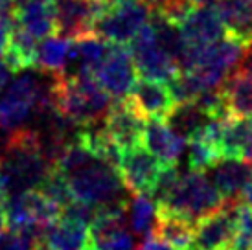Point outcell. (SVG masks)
Returning <instances> with one entry per match:
<instances>
[{"instance_id": "6da1fadb", "label": "cell", "mask_w": 252, "mask_h": 250, "mask_svg": "<svg viewBox=\"0 0 252 250\" xmlns=\"http://www.w3.org/2000/svg\"><path fill=\"white\" fill-rule=\"evenodd\" d=\"M52 167L64 177L72 199L94 208L126 204V186L116 166L99 158L76 138H70Z\"/></svg>"}, {"instance_id": "7a4b0ae2", "label": "cell", "mask_w": 252, "mask_h": 250, "mask_svg": "<svg viewBox=\"0 0 252 250\" xmlns=\"http://www.w3.org/2000/svg\"><path fill=\"white\" fill-rule=\"evenodd\" d=\"M48 99L50 105L76 127L99 124L111 107V96L92 74L52 76Z\"/></svg>"}, {"instance_id": "3957f363", "label": "cell", "mask_w": 252, "mask_h": 250, "mask_svg": "<svg viewBox=\"0 0 252 250\" xmlns=\"http://www.w3.org/2000/svg\"><path fill=\"white\" fill-rule=\"evenodd\" d=\"M0 167L6 179L7 195L41 186L52 169V162L44 155L39 132L24 127L7 132Z\"/></svg>"}, {"instance_id": "277c9868", "label": "cell", "mask_w": 252, "mask_h": 250, "mask_svg": "<svg viewBox=\"0 0 252 250\" xmlns=\"http://www.w3.org/2000/svg\"><path fill=\"white\" fill-rule=\"evenodd\" d=\"M157 208L177 214L195 222L206 214L216 212L223 206L224 199L212 184L203 171H191L188 173H177V177L164 188L160 193L153 197Z\"/></svg>"}, {"instance_id": "5b68a950", "label": "cell", "mask_w": 252, "mask_h": 250, "mask_svg": "<svg viewBox=\"0 0 252 250\" xmlns=\"http://www.w3.org/2000/svg\"><path fill=\"white\" fill-rule=\"evenodd\" d=\"M245 44L224 33L221 39L203 48H188L181 61V68L191 70L204 89H216L223 83L232 68H236L245 52Z\"/></svg>"}, {"instance_id": "8992f818", "label": "cell", "mask_w": 252, "mask_h": 250, "mask_svg": "<svg viewBox=\"0 0 252 250\" xmlns=\"http://www.w3.org/2000/svg\"><path fill=\"white\" fill-rule=\"evenodd\" d=\"M151 7L142 0H112L92 26V33L109 44H129L149 22Z\"/></svg>"}, {"instance_id": "52a82bcc", "label": "cell", "mask_w": 252, "mask_h": 250, "mask_svg": "<svg viewBox=\"0 0 252 250\" xmlns=\"http://www.w3.org/2000/svg\"><path fill=\"white\" fill-rule=\"evenodd\" d=\"M44 96V85L33 74H19L0 96V129L11 132L24 127Z\"/></svg>"}, {"instance_id": "ba28073f", "label": "cell", "mask_w": 252, "mask_h": 250, "mask_svg": "<svg viewBox=\"0 0 252 250\" xmlns=\"http://www.w3.org/2000/svg\"><path fill=\"white\" fill-rule=\"evenodd\" d=\"M129 44H131L129 50L133 56L134 68L146 79L169 83L177 76V72L181 70V64L155 41L149 22L138 31V35Z\"/></svg>"}, {"instance_id": "9c48e42d", "label": "cell", "mask_w": 252, "mask_h": 250, "mask_svg": "<svg viewBox=\"0 0 252 250\" xmlns=\"http://www.w3.org/2000/svg\"><path fill=\"white\" fill-rule=\"evenodd\" d=\"M238 199L193 222V250H230L236 237Z\"/></svg>"}, {"instance_id": "30bf717a", "label": "cell", "mask_w": 252, "mask_h": 250, "mask_svg": "<svg viewBox=\"0 0 252 250\" xmlns=\"http://www.w3.org/2000/svg\"><path fill=\"white\" fill-rule=\"evenodd\" d=\"M116 169H118L120 179L124 182L126 189L133 193L153 195L164 166L146 147L136 146L120 151Z\"/></svg>"}, {"instance_id": "8fae6325", "label": "cell", "mask_w": 252, "mask_h": 250, "mask_svg": "<svg viewBox=\"0 0 252 250\" xmlns=\"http://www.w3.org/2000/svg\"><path fill=\"white\" fill-rule=\"evenodd\" d=\"M112 0H52L56 33L77 39L91 33L94 22Z\"/></svg>"}, {"instance_id": "7c38bea8", "label": "cell", "mask_w": 252, "mask_h": 250, "mask_svg": "<svg viewBox=\"0 0 252 250\" xmlns=\"http://www.w3.org/2000/svg\"><path fill=\"white\" fill-rule=\"evenodd\" d=\"M138 72L134 68L131 50L127 44H111L103 62L94 72L98 83L114 99H126L136 83Z\"/></svg>"}, {"instance_id": "4fadbf2b", "label": "cell", "mask_w": 252, "mask_h": 250, "mask_svg": "<svg viewBox=\"0 0 252 250\" xmlns=\"http://www.w3.org/2000/svg\"><path fill=\"white\" fill-rule=\"evenodd\" d=\"M103 131L120 151L131 149L142 146L144 118L127 101V97L116 99V103H111L103 116Z\"/></svg>"}, {"instance_id": "5bb4252c", "label": "cell", "mask_w": 252, "mask_h": 250, "mask_svg": "<svg viewBox=\"0 0 252 250\" xmlns=\"http://www.w3.org/2000/svg\"><path fill=\"white\" fill-rule=\"evenodd\" d=\"M179 30L188 48H203L226 33L217 7L212 4L191 7L181 19Z\"/></svg>"}, {"instance_id": "9a60e30c", "label": "cell", "mask_w": 252, "mask_h": 250, "mask_svg": "<svg viewBox=\"0 0 252 250\" xmlns=\"http://www.w3.org/2000/svg\"><path fill=\"white\" fill-rule=\"evenodd\" d=\"M142 146L146 147L162 166H177L179 158L186 151V140L168 125L166 120L149 118L144 122Z\"/></svg>"}, {"instance_id": "2e32d148", "label": "cell", "mask_w": 252, "mask_h": 250, "mask_svg": "<svg viewBox=\"0 0 252 250\" xmlns=\"http://www.w3.org/2000/svg\"><path fill=\"white\" fill-rule=\"evenodd\" d=\"M127 101L133 105L142 118L166 120L175 109V101L169 92V87L155 79H136L127 96Z\"/></svg>"}, {"instance_id": "e0dca14e", "label": "cell", "mask_w": 252, "mask_h": 250, "mask_svg": "<svg viewBox=\"0 0 252 250\" xmlns=\"http://www.w3.org/2000/svg\"><path fill=\"white\" fill-rule=\"evenodd\" d=\"M212 184L224 201H234L243 193L252 175V162L241 158H219L210 167Z\"/></svg>"}, {"instance_id": "ac0fdd59", "label": "cell", "mask_w": 252, "mask_h": 250, "mask_svg": "<svg viewBox=\"0 0 252 250\" xmlns=\"http://www.w3.org/2000/svg\"><path fill=\"white\" fill-rule=\"evenodd\" d=\"M13 22L37 41L56 33L52 0H24L17 4L13 9Z\"/></svg>"}, {"instance_id": "d6986e66", "label": "cell", "mask_w": 252, "mask_h": 250, "mask_svg": "<svg viewBox=\"0 0 252 250\" xmlns=\"http://www.w3.org/2000/svg\"><path fill=\"white\" fill-rule=\"evenodd\" d=\"M226 112L232 118H252V74L236 70L219 85Z\"/></svg>"}, {"instance_id": "ffe728a7", "label": "cell", "mask_w": 252, "mask_h": 250, "mask_svg": "<svg viewBox=\"0 0 252 250\" xmlns=\"http://www.w3.org/2000/svg\"><path fill=\"white\" fill-rule=\"evenodd\" d=\"M153 236L162 239L171 250H193V221L157 208Z\"/></svg>"}, {"instance_id": "44dd1931", "label": "cell", "mask_w": 252, "mask_h": 250, "mask_svg": "<svg viewBox=\"0 0 252 250\" xmlns=\"http://www.w3.org/2000/svg\"><path fill=\"white\" fill-rule=\"evenodd\" d=\"M221 158L252 162V122L249 118H226L219 136Z\"/></svg>"}, {"instance_id": "7402d4cb", "label": "cell", "mask_w": 252, "mask_h": 250, "mask_svg": "<svg viewBox=\"0 0 252 250\" xmlns=\"http://www.w3.org/2000/svg\"><path fill=\"white\" fill-rule=\"evenodd\" d=\"M39 241L46 243L54 250H83L91 245L89 224L68 217H59L48 228H44Z\"/></svg>"}, {"instance_id": "603a6c76", "label": "cell", "mask_w": 252, "mask_h": 250, "mask_svg": "<svg viewBox=\"0 0 252 250\" xmlns=\"http://www.w3.org/2000/svg\"><path fill=\"white\" fill-rule=\"evenodd\" d=\"M217 13L224 31L245 46L252 44V0H217Z\"/></svg>"}, {"instance_id": "cb8c5ba5", "label": "cell", "mask_w": 252, "mask_h": 250, "mask_svg": "<svg viewBox=\"0 0 252 250\" xmlns=\"http://www.w3.org/2000/svg\"><path fill=\"white\" fill-rule=\"evenodd\" d=\"M72 39L63 35L52 33L37 42L35 52V68L46 72L50 76L64 74L70 62Z\"/></svg>"}, {"instance_id": "d4e9b609", "label": "cell", "mask_w": 252, "mask_h": 250, "mask_svg": "<svg viewBox=\"0 0 252 250\" xmlns=\"http://www.w3.org/2000/svg\"><path fill=\"white\" fill-rule=\"evenodd\" d=\"M208 120H210V116L197 103H181L175 105V109L166 118V122L175 131V134H179L181 138L188 142L203 129Z\"/></svg>"}, {"instance_id": "484cf974", "label": "cell", "mask_w": 252, "mask_h": 250, "mask_svg": "<svg viewBox=\"0 0 252 250\" xmlns=\"http://www.w3.org/2000/svg\"><path fill=\"white\" fill-rule=\"evenodd\" d=\"M127 221L134 234L138 236H147L153 232L155 216H157V202L151 195L134 193L131 201L126 204Z\"/></svg>"}, {"instance_id": "4316f807", "label": "cell", "mask_w": 252, "mask_h": 250, "mask_svg": "<svg viewBox=\"0 0 252 250\" xmlns=\"http://www.w3.org/2000/svg\"><path fill=\"white\" fill-rule=\"evenodd\" d=\"M203 91H206L204 85L191 70L181 68L177 72V76L169 81V92L173 96L175 105L193 103Z\"/></svg>"}, {"instance_id": "83f0119b", "label": "cell", "mask_w": 252, "mask_h": 250, "mask_svg": "<svg viewBox=\"0 0 252 250\" xmlns=\"http://www.w3.org/2000/svg\"><path fill=\"white\" fill-rule=\"evenodd\" d=\"M186 151H188V166L191 171H203L204 173L221 158V155L216 147H212L210 144H206L204 140L197 138V136L186 142Z\"/></svg>"}, {"instance_id": "f1b7e54d", "label": "cell", "mask_w": 252, "mask_h": 250, "mask_svg": "<svg viewBox=\"0 0 252 250\" xmlns=\"http://www.w3.org/2000/svg\"><path fill=\"white\" fill-rule=\"evenodd\" d=\"M35 237L19 230H4L0 234V250H32L35 245Z\"/></svg>"}, {"instance_id": "f546056e", "label": "cell", "mask_w": 252, "mask_h": 250, "mask_svg": "<svg viewBox=\"0 0 252 250\" xmlns=\"http://www.w3.org/2000/svg\"><path fill=\"white\" fill-rule=\"evenodd\" d=\"M92 247H96L98 250H134V239L131 232L126 228L94 241Z\"/></svg>"}, {"instance_id": "4dcf8cb0", "label": "cell", "mask_w": 252, "mask_h": 250, "mask_svg": "<svg viewBox=\"0 0 252 250\" xmlns=\"http://www.w3.org/2000/svg\"><path fill=\"white\" fill-rule=\"evenodd\" d=\"M11 31H13V15L0 17V56H4L9 48Z\"/></svg>"}, {"instance_id": "1f68e13d", "label": "cell", "mask_w": 252, "mask_h": 250, "mask_svg": "<svg viewBox=\"0 0 252 250\" xmlns=\"http://www.w3.org/2000/svg\"><path fill=\"white\" fill-rule=\"evenodd\" d=\"M138 250H171L168 247V245L164 243L162 239H158L157 236H153V234H147L146 239L142 241L140 249Z\"/></svg>"}, {"instance_id": "d6a6232c", "label": "cell", "mask_w": 252, "mask_h": 250, "mask_svg": "<svg viewBox=\"0 0 252 250\" xmlns=\"http://www.w3.org/2000/svg\"><path fill=\"white\" fill-rule=\"evenodd\" d=\"M13 74V70H11V66L7 64L6 57L0 56V92L6 89L7 81H9V76Z\"/></svg>"}, {"instance_id": "836d02e7", "label": "cell", "mask_w": 252, "mask_h": 250, "mask_svg": "<svg viewBox=\"0 0 252 250\" xmlns=\"http://www.w3.org/2000/svg\"><path fill=\"white\" fill-rule=\"evenodd\" d=\"M238 66H239L238 70H243V72H247V74H252V44L245 48V52H243L241 61H239Z\"/></svg>"}, {"instance_id": "e575fe53", "label": "cell", "mask_w": 252, "mask_h": 250, "mask_svg": "<svg viewBox=\"0 0 252 250\" xmlns=\"http://www.w3.org/2000/svg\"><path fill=\"white\" fill-rule=\"evenodd\" d=\"M13 9H15V0H0V17L13 15Z\"/></svg>"}, {"instance_id": "d590c367", "label": "cell", "mask_w": 252, "mask_h": 250, "mask_svg": "<svg viewBox=\"0 0 252 250\" xmlns=\"http://www.w3.org/2000/svg\"><path fill=\"white\" fill-rule=\"evenodd\" d=\"M241 195H243V202H245L247 206H251L252 208V175H251V179H249V182H247V186Z\"/></svg>"}, {"instance_id": "8d00e7d4", "label": "cell", "mask_w": 252, "mask_h": 250, "mask_svg": "<svg viewBox=\"0 0 252 250\" xmlns=\"http://www.w3.org/2000/svg\"><path fill=\"white\" fill-rule=\"evenodd\" d=\"M6 199H7V186H6L4 173H2V167H0V204H4Z\"/></svg>"}, {"instance_id": "74e56055", "label": "cell", "mask_w": 252, "mask_h": 250, "mask_svg": "<svg viewBox=\"0 0 252 250\" xmlns=\"http://www.w3.org/2000/svg\"><path fill=\"white\" fill-rule=\"evenodd\" d=\"M6 230V212H4V204H0V234Z\"/></svg>"}, {"instance_id": "f35d334b", "label": "cell", "mask_w": 252, "mask_h": 250, "mask_svg": "<svg viewBox=\"0 0 252 250\" xmlns=\"http://www.w3.org/2000/svg\"><path fill=\"white\" fill-rule=\"evenodd\" d=\"M146 6H149L151 9H155V7H158L162 4V2H166V0H142Z\"/></svg>"}, {"instance_id": "ab89813d", "label": "cell", "mask_w": 252, "mask_h": 250, "mask_svg": "<svg viewBox=\"0 0 252 250\" xmlns=\"http://www.w3.org/2000/svg\"><path fill=\"white\" fill-rule=\"evenodd\" d=\"M191 6H208L212 2H216V0H188Z\"/></svg>"}, {"instance_id": "60d3db41", "label": "cell", "mask_w": 252, "mask_h": 250, "mask_svg": "<svg viewBox=\"0 0 252 250\" xmlns=\"http://www.w3.org/2000/svg\"><path fill=\"white\" fill-rule=\"evenodd\" d=\"M32 250H54V249H50L46 243H42V241H35V245L32 247Z\"/></svg>"}, {"instance_id": "b9f144b4", "label": "cell", "mask_w": 252, "mask_h": 250, "mask_svg": "<svg viewBox=\"0 0 252 250\" xmlns=\"http://www.w3.org/2000/svg\"><path fill=\"white\" fill-rule=\"evenodd\" d=\"M83 250H98V249H96V247H92V245H89V247H85Z\"/></svg>"}, {"instance_id": "7bdbcfd3", "label": "cell", "mask_w": 252, "mask_h": 250, "mask_svg": "<svg viewBox=\"0 0 252 250\" xmlns=\"http://www.w3.org/2000/svg\"><path fill=\"white\" fill-rule=\"evenodd\" d=\"M21 2H24V0H15V6H17V4H21Z\"/></svg>"}, {"instance_id": "ee69618b", "label": "cell", "mask_w": 252, "mask_h": 250, "mask_svg": "<svg viewBox=\"0 0 252 250\" xmlns=\"http://www.w3.org/2000/svg\"><path fill=\"white\" fill-rule=\"evenodd\" d=\"M249 250H252V247H251V249H249Z\"/></svg>"}, {"instance_id": "f6af8a7d", "label": "cell", "mask_w": 252, "mask_h": 250, "mask_svg": "<svg viewBox=\"0 0 252 250\" xmlns=\"http://www.w3.org/2000/svg\"><path fill=\"white\" fill-rule=\"evenodd\" d=\"M230 250H234V249H230Z\"/></svg>"}, {"instance_id": "bcb514c9", "label": "cell", "mask_w": 252, "mask_h": 250, "mask_svg": "<svg viewBox=\"0 0 252 250\" xmlns=\"http://www.w3.org/2000/svg\"><path fill=\"white\" fill-rule=\"evenodd\" d=\"M251 122H252V120H251Z\"/></svg>"}]
</instances>
